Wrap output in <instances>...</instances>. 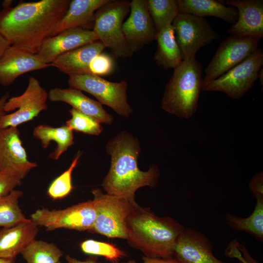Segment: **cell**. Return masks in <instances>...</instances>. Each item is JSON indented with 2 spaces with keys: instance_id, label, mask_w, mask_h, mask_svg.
Segmentation results:
<instances>
[{
  "instance_id": "obj_26",
  "label": "cell",
  "mask_w": 263,
  "mask_h": 263,
  "mask_svg": "<svg viewBox=\"0 0 263 263\" xmlns=\"http://www.w3.org/2000/svg\"><path fill=\"white\" fill-rule=\"evenodd\" d=\"M256 204L251 214L246 218L231 213L225 215L227 225L233 230L246 232L257 240L263 241V197H257Z\"/></svg>"
},
{
  "instance_id": "obj_11",
  "label": "cell",
  "mask_w": 263,
  "mask_h": 263,
  "mask_svg": "<svg viewBox=\"0 0 263 263\" xmlns=\"http://www.w3.org/2000/svg\"><path fill=\"white\" fill-rule=\"evenodd\" d=\"M171 25L183 59L196 57L198 51L216 39L217 34L204 18L179 12Z\"/></svg>"
},
{
  "instance_id": "obj_13",
  "label": "cell",
  "mask_w": 263,
  "mask_h": 263,
  "mask_svg": "<svg viewBox=\"0 0 263 263\" xmlns=\"http://www.w3.org/2000/svg\"><path fill=\"white\" fill-rule=\"evenodd\" d=\"M17 127L0 129V173L15 175L21 180L38 166L28 160Z\"/></svg>"
},
{
  "instance_id": "obj_12",
  "label": "cell",
  "mask_w": 263,
  "mask_h": 263,
  "mask_svg": "<svg viewBox=\"0 0 263 263\" xmlns=\"http://www.w3.org/2000/svg\"><path fill=\"white\" fill-rule=\"evenodd\" d=\"M261 39L231 35L225 38L205 70L203 85L215 80L246 59L258 49Z\"/></svg>"
},
{
  "instance_id": "obj_39",
  "label": "cell",
  "mask_w": 263,
  "mask_h": 263,
  "mask_svg": "<svg viewBox=\"0 0 263 263\" xmlns=\"http://www.w3.org/2000/svg\"><path fill=\"white\" fill-rule=\"evenodd\" d=\"M66 259L68 263H98L95 260L93 259H87L84 261H80L71 257L70 255L66 256ZM124 263H128V262Z\"/></svg>"
},
{
  "instance_id": "obj_15",
  "label": "cell",
  "mask_w": 263,
  "mask_h": 263,
  "mask_svg": "<svg viewBox=\"0 0 263 263\" xmlns=\"http://www.w3.org/2000/svg\"><path fill=\"white\" fill-rule=\"evenodd\" d=\"M212 249L203 233L185 228L176 243L173 257L178 263H225L213 254Z\"/></svg>"
},
{
  "instance_id": "obj_21",
  "label": "cell",
  "mask_w": 263,
  "mask_h": 263,
  "mask_svg": "<svg viewBox=\"0 0 263 263\" xmlns=\"http://www.w3.org/2000/svg\"><path fill=\"white\" fill-rule=\"evenodd\" d=\"M110 0H72L62 19L55 28L52 36L72 28L92 30L95 12Z\"/></svg>"
},
{
  "instance_id": "obj_19",
  "label": "cell",
  "mask_w": 263,
  "mask_h": 263,
  "mask_svg": "<svg viewBox=\"0 0 263 263\" xmlns=\"http://www.w3.org/2000/svg\"><path fill=\"white\" fill-rule=\"evenodd\" d=\"M48 99L52 102H63L77 111L90 116L100 123L111 124L113 117L108 113L98 101L85 95L81 91L69 87L52 89L48 93Z\"/></svg>"
},
{
  "instance_id": "obj_7",
  "label": "cell",
  "mask_w": 263,
  "mask_h": 263,
  "mask_svg": "<svg viewBox=\"0 0 263 263\" xmlns=\"http://www.w3.org/2000/svg\"><path fill=\"white\" fill-rule=\"evenodd\" d=\"M263 65V52L258 49L217 79L203 85L202 90L220 92L232 99H240L253 87Z\"/></svg>"
},
{
  "instance_id": "obj_4",
  "label": "cell",
  "mask_w": 263,
  "mask_h": 263,
  "mask_svg": "<svg viewBox=\"0 0 263 263\" xmlns=\"http://www.w3.org/2000/svg\"><path fill=\"white\" fill-rule=\"evenodd\" d=\"M203 78L202 65L196 57L183 60L165 87L162 108L180 118L191 117L198 107Z\"/></svg>"
},
{
  "instance_id": "obj_20",
  "label": "cell",
  "mask_w": 263,
  "mask_h": 263,
  "mask_svg": "<svg viewBox=\"0 0 263 263\" xmlns=\"http://www.w3.org/2000/svg\"><path fill=\"white\" fill-rule=\"evenodd\" d=\"M106 48L99 40H97L58 56L51 64L69 76L91 74L90 65L92 60Z\"/></svg>"
},
{
  "instance_id": "obj_32",
  "label": "cell",
  "mask_w": 263,
  "mask_h": 263,
  "mask_svg": "<svg viewBox=\"0 0 263 263\" xmlns=\"http://www.w3.org/2000/svg\"><path fill=\"white\" fill-rule=\"evenodd\" d=\"M69 113L71 118L66 122V125L73 131L92 135H98L101 133L102 126L95 119L73 108L69 110Z\"/></svg>"
},
{
  "instance_id": "obj_35",
  "label": "cell",
  "mask_w": 263,
  "mask_h": 263,
  "mask_svg": "<svg viewBox=\"0 0 263 263\" xmlns=\"http://www.w3.org/2000/svg\"><path fill=\"white\" fill-rule=\"evenodd\" d=\"M21 183L22 180L15 175L0 173V198L8 195Z\"/></svg>"
},
{
  "instance_id": "obj_17",
  "label": "cell",
  "mask_w": 263,
  "mask_h": 263,
  "mask_svg": "<svg viewBox=\"0 0 263 263\" xmlns=\"http://www.w3.org/2000/svg\"><path fill=\"white\" fill-rule=\"evenodd\" d=\"M226 4L236 8V22L229 29L231 36L263 37V1L262 0H227Z\"/></svg>"
},
{
  "instance_id": "obj_1",
  "label": "cell",
  "mask_w": 263,
  "mask_h": 263,
  "mask_svg": "<svg viewBox=\"0 0 263 263\" xmlns=\"http://www.w3.org/2000/svg\"><path fill=\"white\" fill-rule=\"evenodd\" d=\"M69 0L20 2L0 11V32L11 45L36 54L66 13Z\"/></svg>"
},
{
  "instance_id": "obj_10",
  "label": "cell",
  "mask_w": 263,
  "mask_h": 263,
  "mask_svg": "<svg viewBox=\"0 0 263 263\" xmlns=\"http://www.w3.org/2000/svg\"><path fill=\"white\" fill-rule=\"evenodd\" d=\"M95 217L94 202L89 200L63 209H38L31 215L30 220L37 226H44L49 231L66 228L88 231Z\"/></svg>"
},
{
  "instance_id": "obj_30",
  "label": "cell",
  "mask_w": 263,
  "mask_h": 263,
  "mask_svg": "<svg viewBox=\"0 0 263 263\" xmlns=\"http://www.w3.org/2000/svg\"><path fill=\"white\" fill-rule=\"evenodd\" d=\"M81 155V151H78L69 168L50 185L47 190V194L50 197L55 200L62 199L71 192L73 189L72 173Z\"/></svg>"
},
{
  "instance_id": "obj_14",
  "label": "cell",
  "mask_w": 263,
  "mask_h": 263,
  "mask_svg": "<svg viewBox=\"0 0 263 263\" xmlns=\"http://www.w3.org/2000/svg\"><path fill=\"white\" fill-rule=\"evenodd\" d=\"M122 30L133 54L155 40L157 33L148 10L147 0L131 1L130 14L123 23Z\"/></svg>"
},
{
  "instance_id": "obj_41",
  "label": "cell",
  "mask_w": 263,
  "mask_h": 263,
  "mask_svg": "<svg viewBox=\"0 0 263 263\" xmlns=\"http://www.w3.org/2000/svg\"><path fill=\"white\" fill-rule=\"evenodd\" d=\"M16 258H0V263H16Z\"/></svg>"
},
{
  "instance_id": "obj_9",
  "label": "cell",
  "mask_w": 263,
  "mask_h": 263,
  "mask_svg": "<svg viewBox=\"0 0 263 263\" xmlns=\"http://www.w3.org/2000/svg\"><path fill=\"white\" fill-rule=\"evenodd\" d=\"M48 94L38 79L29 77L25 91L20 95L9 98L4 106L5 113L15 112L0 116V129L18 126L30 121L48 108Z\"/></svg>"
},
{
  "instance_id": "obj_42",
  "label": "cell",
  "mask_w": 263,
  "mask_h": 263,
  "mask_svg": "<svg viewBox=\"0 0 263 263\" xmlns=\"http://www.w3.org/2000/svg\"><path fill=\"white\" fill-rule=\"evenodd\" d=\"M12 0H4L2 3L3 8H7L11 6Z\"/></svg>"
},
{
  "instance_id": "obj_34",
  "label": "cell",
  "mask_w": 263,
  "mask_h": 263,
  "mask_svg": "<svg viewBox=\"0 0 263 263\" xmlns=\"http://www.w3.org/2000/svg\"><path fill=\"white\" fill-rule=\"evenodd\" d=\"M113 68V62L112 57L102 53L92 60L89 67L91 74L100 76L109 74Z\"/></svg>"
},
{
  "instance_id": "obj_8",
  "label": "cell",
  "mask_w": 263,
  "mask_h": 263,
  "mask_svg": "<svg viewBox=\"0 0 263 263\" xmlns=\"http://www.w3.org/2000/svg\"><path fill=\"white\" fill-rule=\"evenodd\" d=\"M68 82L70 87L89 93L120 116L128 117L133 112L127 101L125 80L113 82L97 75L85 74L70 76Z\"/></svg>"
},
{
  "instance_id": "obj_40",
  "label": "cell",
  "mask_w": 263,
  "mask_h": 263,
  "mask_svg": "<svg viewBox=\"0 0 263 263\" xmlns=\"http://www.w3.org/2000/svg\"><path fill=\"white\" fill-rule=\"evenodd\" d=\"M10 95L9 93H6L0 98V116L5 114L4 111V106L7 101L9 98Z\"/></svg>"
},
{
  "instance_id": "obj_23",
  "label": "cell",
  "mask_w": 263,
  "mask_h": 263,
  "mask_svg": "<svg viewBox=\"0 0 263 263\" xmlns=\"http://www.w3.org/2000/svg\"><path fill=\"white\" fill-rule=\"evenodd\" d=\"M179 12L204 18L212 16L234 24L238 19L235 7L215 0H177Z\"/></svg>"
},
{
  "instance_id": "obj_2",
  "label": "cell",
  "mask_w": 263,
  "mask_h": 263,
  "mask_svg": "<svg viewBox=\"0 0 263 263\" xmlns=\"http://www.w3.org/2000/svg\"><path fill=\"white\" fill-rule=\"evenodd\" d=\"M106 148L111 156L110 170L101 185L106 194L134 201L138 188L156 186L160 176L158 167L151 165L146 171L138 167L140 146L137 138L123 131L111 139Z\"/></svg>"
},
{
  "instance_id": "obj_22",
  "label": "cell",
  "mask_w": 263,
  "mask_h": 263,
  "mask_svg": "<svg viewBox=\"0 0 263 263\" xmlns=\"http://www.w3.org/2000/svg\"><path fill=\"white\" fill-rule=\"evenodd\" d=\"M38 226L30 219L14 226L0 229V258H14L34 240Z\"/></svg>"
},
{
  "instance_id": "obj_24",
  "label": "cell",
  "mask_w": 263,
  "mask_h": 263,
  "mask_svg": "<svg viewBox=\"0 0 263 263\" xmlns=\"http://www.w3.org/2000/svg\"><path fill=\"white\" fill-rule=\"evenodd\" d=\"M33 135L40 142L44 149L48 148L51 141L56 142V147L49 156L53 160H57L74 144L73 131L66 125L59 127L39 125L34 128Z\"/></svg>"
},
{
  "instance_id": "obj_43",
  "label": "cell",
  "mask_w": 263,
  "mask_h": 263,
  "mask_svg": "<svg viewBox=\"0 0 263 263\" xmlns=\"http://www.w3.org/2000/svg\"><path fill=\"white\" fill-rule=\"evenodd\" d=\"M263 69L262 68L261 69V70L260 71L259 73L258 78L260 79V81L261 82L262 85H263Z\"/></svg>"
},
{
  "instance_id": "obj_16",
  "label": "cell",
  "mask_w": 263,
  "mask_h": 263,
  "mask_svg": "<svg viewBox=\"0 0 263 263\" xmlns=\"http://www.w3.org/2000/svg\"><path fill=\"white\" fill-rule=\"evenodd\" d=\"M97 40L92 30L69 29L45 39L36 55L43 62L51 64L59 56Z\"/></svg>"
},
{
  "instance_id": "obj_29",
  "label": "cell",
  "mask_w": 263,
  "mask_h": 263,
  "mask_svg": "<svg viewBox=\"0 0 263 263\" xmlns=\"http://www.w3.org/2000/svg\"><path fill=\"white\" fill-rule=\"evenodd\" d=\"M22 195L21 190L14 189L0 198V227H13L28 220L19 206V199Z\"/></svg>"
},
{
  "instance_id": "obj_36",
  "label": "cell",
  "mask_w": 263,
  "mask_h": 263,
  "mask_svg": "<svg viewBox=\"0 0 263 263\" xmlns=\"http://www.w3.org/2000/svg\"><path fill=\"white\" fill-rule=\"evenodd\" d=\"M249 188L254 198L263 197V171L253 176L249 183Z\"/></svg>"
},
{
  "instance_id": "obj_38",
  "label": "cell",
  "mask_w": 263,
  "mask_h": 263,
  "mask_svg": "<svg viewBox=\"0 0 263 263\" xmlns=\"http://www.w3.org/2000/svg\"><path fill=\"white\" fill-rule=\"evenodd\" d=\"M11 45L8 40L0 32V58Z\"/></svg>"
},
{
  "instance_id": "obj_28",
  "label": "cell",
  "mask_w": 263,
  "mask_h": 263,
  "mask_svg": "<svg viewBox=\"0 0 263 263\" xmlns=\"http://www.w3.org/2000/svg\"><path fill=\"white\" fill-rule=\"evenodd\" d=\"M147 6L157 33L171 25L179 13L177 0H147Z\"/></svg>"
},
{
  "instance_id": "obj_44",
  "label": "cell",
  "mask_w": 263,
  "mask_h": 263,
  "mask_svg": "<svg viewBox=\"0 0 263 263\" xmlns=\"http://www.w3.org/2000/svg\"><path fill=\"white\" fill-rule=\"evenodd\" d=\"M60 263V262H58V263Z\"/></svg>"
},
{
  "instance_id": "obj_27",
  "label": "cell",
  "mask_w": 263,
  "mask_h": 263,
  "mask_svg": "<svg viewBox=\"0 0 263 263\" xmlns=\"http://www.w3.org/2000/svg\"><path fill=\"white\" fill-rule=\"evenodd\" d=\"M20 254L27 263H57L63 252L53 243L35 239Z\"/></svg>"
},
{
  "instance_id": "obj_31",
  "label": "cell",
  "mask_w": 263,
  "mask_h": 263,
  "mask_svg": "<svg viewBox=\"0 0 263 263\" xmlns=\"http://www.w3.org/2000/svg\"><path fill=\"white\" fill-rule=\"evenodd\" d=\"M80 246L84 253L102 256L113 263H116L125 256V253L115 245L94 240H85L80 244Z\"/></svg>"
},
{
  "instance_id": "obj_3",
  "label": "cell",
  "mask_w": 263,
  "mask_h": 263,
  "mask_svg": "<svg viewBox=\"0 0 263 263\" xmlns=\"http://www.w3.org/2000/svg\"><path fill=\"white\" fill-rule=\"evenodd\" d=\"M185 227L174 219L157 216L136 203L126 220L127 240L145 257L170 258Z\"/></svg>"
},
{
  "instance_id": "obj_37",
  "label": "cell",
  "mask_w": 263,
  "mask_h": 263,
  "mask_svg": "<svg viewBox=\"0 0 263 263\" xmlns=\"http://www.w3.org/2000/svg\"><path fill=\"white\" fill-rule=\"evenodd\" d=\"M143 263H178L176 260L173 257L170 258H151L143 257ZM128 263H138L135 261L130 260Z\"/></svg>"
},
{
  "instance_id": "obj_25",
  "label": "cell",
  "mask_w": 263,
  "mask_h": 263,
  "mask_svg": "<svg viewBox=\"0 0 263 263\" xmlns=\"http://www.w3.org/2000/svg\"><path fill=\"white\" fill-rule=\"evenodd\" d=\"M155 40L157 46L153 58L156 64L165 69H174L180 65L183 59L172 25L157 33Z\"/></svg>"
},
{
  "instance_id": "obj_18",
  "label": "cell",
  "mask_w": 263,
  "mask_h": 263,
  "mask_svg": "<svg viewBox=\"0 0 263 263\" xmlns=\"http://www.w3.org/2000/svg\"><path fill=\"white\" fill-rule=\"evenodd\" d=\"M50 66L36 54L11 45L0 58V84L9 86L22 74Z\"/></svg>"
},
{
  "instance_id": "obj_6",
  "label": "cell",
  "mask_w": 263,
  "mask_h": 263,
  "mask_svg": "<svg viewBox=\"0 0 263 263\" xmlns=\"http://www.w3.org/2000/svg\"><path fill=\"white\" fill-rule=\"evenodd\" d=\"M92 193L96 217L88 232L127 240L126 220L136 202L104 194L98 188L93 189Z\"/></svg>"
},
{
  "instance_id": "obj_5",
  "label": "cell",
  "mask_w": 263,
  "mask_h": 263,
  "mask_svg": "<svg viewBox=\"0 0 263 263\" xmlns=\"http://www.w3.org/2000/svg\"><path fill=\"white\" fill-rule=\"evenodd\" d=\"M128 0H112L97 10L94 14L92 31L116 58H126L132 56L123 30L125 18L130 11Z\"/></svg>"
},
{
  "instance_id": "obj_33",
  "label": "cell",
  "mask_w": 263,
  "mask_h": 263,
  "mask_svg": "<svg viewBox=\"0 0 263 263\" xmlns=\"http://www.w3.org/2000/svg\"><path fill=\"white\" fill-rule=\"evenodd\" d=\"M225 254L228 257L236 259L239 263H259L251 256L247 248L236 240L229 244Z\"/></svg>"
}]
</instances>
